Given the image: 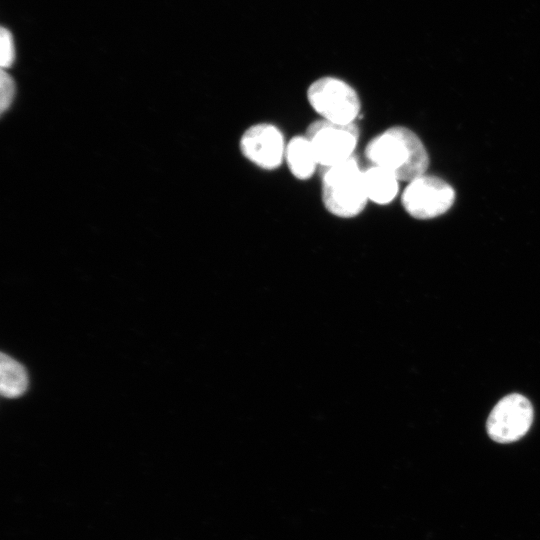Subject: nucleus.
Here are the masks:
<instances>
[{
    "mask_svg": "<svg viewBox=\"0 0 540 540\" xmlns=\"http://www.w3.org/2000/svg\"><path fill=\"white\" fill-rule=\"evenodd\" d=\"M15 58L14 41L11 32L2 27L0 30V65L2 69L12 65Z\"/></svg>",
    "mask_w": 540,
    "mask_h": 540,
    "instance_id": "obj_11",
    "label": "nucleus"
},
{
    "mask_svg": "<svg viewBox=\"0 0 540 540\" xmlns=\"http://www.w3.org/2000/svg\"><path fill=\"white\" fill-rule=\"evenodd\" d=\"M285 160L291 173L300 180L309 179L319 165L314 150L304 136L292 138L285 149Z\"/></svg>",
    "mask_w": 540,
    "mask_h": 540,
    "instance_id": "obj_9",
    "label": "nucleus"
},
{
    "mask_svg": "<svg viewBox=\"0 0 540 540\" xmlns=\"http://www.w3.org/2000/svg\"><path fill=\"white\" fill-rule=\"evenodd\" d=\"M242 154L253 164L266 170L276 169L285 158L284 138L272 124L261 123L249 127L240 140Z\"/></svg>",
    "mask_w": 540,
    "mask_h": 540,
    "instance_id": "obj_7",
    "label": "nucleus"
},
{
    "mask_svg": "<svg viewBox=\"0 0 540 540\" xmlns=\"http://www.w3.org/2000/svg\"><path fill=\"white\" fill-rule=\"evenodd\" d=\"M533 421V407L520 394L502 398L492 409L487 419V433L499 443H510L520 439L529 430Z\"/></svg>",
    "mask_w": 540,
    "mask_h": 540,
    "instance_id": "obj_6",
    "label": "nucleus"
},
{
    "mask_svg": "<svg viewBox=\"0 0 540 540\" xmlns=\"http://www.w3.org/2000/svg\"><path fill=\"white\" fill-rule=\"evenodd\" d=\"M307 98L311 107L326 121L351 124L359 115L360 100L356 91L334 77L314 81L307 90Z\"/></svg>",
    "mask_w": 540,
    "mask_h": 540,
    "instance_id": "obj_3",
    "label": "nucleus"
},
{
    "mask_svg": "<svg viewBox=\"0 0 540 540\" xmlns=\"http://www.w3.org/2000/svg\"><path fill=\"white\" fill-rule=\"evenodd\" d=\"M455 192L444 180L421 175L410 181L402 193L406 212L417 219L437 217L453 205Z\"/></svg>",
    "mask_w": 540,
    "mask_h": 540,
    "instance_id": "obj_5",
    "label": "nucleus"
},
{
    "mask_svg": "<svg viewBox=\"0 0 540 540\" xmlns=\"http://www.w3.org/2000/svg\"><path fill=\"white\" fill-rule=\"evenodd\" d=\"M28 387V376L24 367L10 356H0V391L6 398L21 396Z\"/></svg>",
    "mask_w": 540,
    "mask_h": 540,
    "instance_id": "obj_10",
    "label": "nucleus"
},
{
    "mask_svg": "<svg viewBox=\"0 0 540 540\" xmlns=\"http://www.w3.org/2000/svg\"><path fill=\"white\" fill-rule=\"evenodd\" d=\"M0 92V110L3 113L10 107L15 95L14 80L4 69L0 75Z\"/></svg>",
    "mask_w": 540,
    "mask_h": 540,
    "instance_id": "obj_12",
    "label": "nucleus"
},
{
    "mask_svg": "<svg viewBox=\"0 0 540 540\" xmlns=\"http://www.w3.org/2000/svg\"><path fill=\"white\" fill-rule=\"evenodd\" d=\"M305 136L319 165L326 168L354 156L359 130L355 123L340 124L321 119L309 125Z\"/></svg>",
    "mask_w": 540,
    "mask_h": 540,
    "instance_id": "obj_4",
    "label": "nucleus"
},
{
    "mask_svg": "<svg viewBox=\"0 0 540 540\" xmlns=\"http://www.w3.org/2000/svg\"><path fill=\"white\" fill-rule=\"evenodd\" d=\"M363 182L368 200L376 204H388L398 194L397 177L379 166L370 165L363 170Z\"/></svg>",
    "mask_w": 540,
    "mask_h": 540,
    "instance_id": "obj_8",
    "label": "nucleus"
},
{
    "mask_svg": "<svg viewBox=\"0 0 540 540\" xmlns=\"http://www.w3.org/2000/svg\"><path fill=\"white\" fill-rule=\"evenodd\" d=\"M370 165L391 172L400 181L424 175L429 158L419 137L410 129L394 126L375 136L365 148Z\"/></svg>",
    "mask_w": 540,
    "mask_h": 540,
    "instance_id": "obj_1",
    "label": "nucleus"
},
{
    "mask_svg": "<svg viewBox=\"0 0 540 540\" xmlns=\"http://www.w3.org/2000/svg\"><path fill=\"white\" fill-rule=\"evenodd\" d=\"M323 169L322 201L326 209L341 218L360 214L369 200L358 160L352 156Z\"/></svg>",
    "mask_w": 540,
    "mask_h": 540,
    "instance_id": "obj_2",
    "label": "nucleus"
}]
</instances>
